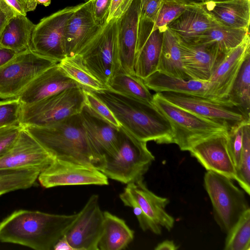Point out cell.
<instances>
[{"mask_svg": "<svg viewBox=\"0 0 250 250\" xmlns=\"http://www.w3.org/2000/svg\"><path fill=\"white\" fill-rule=\"evenodd\" d=\"M153 24L140 19L133 68L143 80L157 71L161 51L163 32L152 30Z\"/></svg>", "mask_w": 250, "mask_h": 250, "instance_id": "cell-18", "label": "cell"}, {"mask_svg": "<svg viewBox=\"0 0 250 250\" xmlns=\"http://www.w3.org/2000/svg\"><path fill=\"white\" fill-rule=\"evenodd\" d=\"M59 65L63 72L83 87L93 91L108 89L82 63L79 56L65 57Z\"/></svg>", "mask_w": 250, "mask_h": 250, "instance_id": "cell-33", "label": "cell"}, {"mask_svg": "<svg viewBox=\"0 0 250 250\" xmlns=\"http://www.w3.org/2000/svg\"><path fill=\"white\" fill-rule=\"evenodd\" d=\"M41 171L38 169H0V196L33 186Z\"/></svg>", "mask_w": 250, "mask_h": 250, "instance_id": "cell-34", "label": "cell"}, {"mask_svg": "<svg viewBox=\"0 0 250 250\" xmlns=\"http://www.w3.org/2000/svg\"><path fill=\"white\" fill-rule=\"evenodd\" d=\"M114 92L153 104V95L140 78L123 71L115 75L107 84Z\"/></svg>", "mask_w": 250, "mask_h": 250, "instance_id": "cell-31", "label": "cell"}, {"mask_svg": "<svg viewBox=\"0 0 250 250\" xmlns=\"http://www.w3.org/2000/svg\"><path fill=\"white\" fill-rule=\"evenodd\" d=\"M152 104L169 121L173 132V144L182 151H188L197 142L228 130L221 125L173 104L159 93L153 95Z\"/></svg>", "mask_w": 250, "mask_h": 250, "instance_id": "cell-7", "label": "cell"}, {"mask_svg": "<svg viewBox=\"0 0 250 250\" xmlns=\"http://www.w3.org/2000/svg\"><path fill=\"white\" fill-rule=\"evenodd\" d=\"M143 81L146 87L156 93L172 92L208 98L209 82L169 76L156 71Z\"/></svg>", "mask_w": 250, "mask_h": 250, "instance_id": "cell-26", "label": "cell"}, {"mask_svg": "<svg viewBox=\"0 0 250 250\" xmlns=\"http://www.w3.org/2000/svg\"><path fill=\"white\" fill-rule=\"evenodd\" d=\"M86 105L94 114L113 125L121 126L109 108L90 90L83 87Z\"/></svg>", "mask_w": 250, "mask_h": 250, "instance_id": "cell-39", "label": "cell"}, {"mask_svg": "<svg viewBox=\"0 0 250 250\" xmlns=\"http://www.w3.org/2000/svg\"><path fill=\"white\" fill-rule=\"evenodd\" d=\"M111 0H90L93 16L97 23L103 26L106 21Z\"/></svg>", "mask_w": 250, "mask_h": 250, "instance_id": "cell-45", "label": "cell"}, {"mask_svg": "<svg viewBox=\"0 0 250 250\" xmlns=\"http://www.w3.org/2000/svg\"><path fill=\"white\" fill-rule=\"evenodd\" d=\"M157 71L171 76L190 79L184 72L177 36L168 27L163 32Z\"/></svg>", "mask_w": 250, "mask_h": 250, "instance_id": "cell-30", "label": "cell"}, {"mask_svg": "<svg viewBox=\"0 0 250 250\" xmlns=\"http://www.w3.org/2000/svg\"><path fill=\"white\" fill-rule=\"evenodd\" d=\"M225 250H250V208L227 233Z\"/></svg>", "mask_w": 250, "mask_h": 250, "instance_id": "cell-35", "label": "cell"}, {"mask_svg": "<svg viewBox=\"0 0 250 250\" xmlns=\"http://www.w3.org/2000/svg\"><path fill=\"white\" fill-rule=\"evenodd\" d=\"M18 53L0 45V67L14 58Z\"/></svg>", "mask_w": 250, "mask_h": 250, "instance_id": "cell-48", "label": "cell"}, {"mask_svg": "<svg viewBox=\"0 0 250 250\" xmlns=\"http://www.w3.org/2000/svg\"><path fill=\"white\" fill-rule=\"evenodd\" d=\"M160 95L173 104L225 126L228 130L250 121L229 101H218L189 94L164 92Z\"/></svg>", "mask_w": 250, "mask_h": 250, "instance_id": "cell-10", "label": "cell"}, {"mask_svg": "<svg viewBox=\"0 0 250 250\" xmlns=\"http://www.w3.org/2000/svg\"><path fill=\"white\" fill-rule=\"evenodd\" d=\"M250 53V33L242 42L230 49L217 61L210 78L208 98L229 101L228 95L241 66Z\"/></svg>", "mask_w": 250, "mask_h": 250, "instance_id": "cell-14", "label": "cell"}, {"mask_svg": "<svg viewBox=\"0 0 250 250\" xmlns=\"http://www.w3.org/2000/svg\"><path fill=\"white\" fill-rule=\"evenodd\" d=\"M89 90L109 108L120 125L138 139L146 142L154 141L158 144H173L169 121L153 104L108 88Z\"/></svg>", "mask_w": 250, "mask_h": 250, "instance_id": "cell-2", "label": "cell"}, {"mask_svg": "<svg viewBox=\"0 0 250 250\" xmlns=\"http://www.w3.org/2000/svg\"><path fill=\"white\" fill-rule=\"evenodd\" d=\"M46 188L59 186L98 185L109 184L108 177L99 169L85 165L55 159L38 178Z\"/></svg>", "mask_w": 250, "mask_h": 250, "instance_id": "cell-12", "label": "cell"}, {"mask_svg": "<svg viewBox=\"0 0 250 250\" xmlns=\"http://www.w3.org/2000/svg\"><path fill=\"white\" fill-rule=\"evenodd\" d=\"M248 33L249 29L218 26L205 31L191 43L211 46L221 53L225 54L238 45Z\"/></svg>", "mask_w": 250, "mask_h": 250, "instance_id": "cell-29", "label": "cell"}, {"mask_svg": "<svg viewBox=\"0 0 250 250\" xmlns=\"http://www.w3.org/2000/svg\"><path fill=\"white\" fill-rule=\"evenodd\" d=\"M119 197L125 206L130 207L133 209V211L137 217L140 227L143 231L150 230L157 235L161 234L162 228L150 220L131 194L125 188L123 192L119 195Z\"/></svg>", "mask_w": 250, "mask_h": 250, "instance_id": "cell-37", "label": "cell"}, {"mask_svg": "<svg viewBox=\"0 0 250 250\" xmlns=\"http://www.w3.org/2000/svg\"><path fill=\"white\" fill-rule=\"evenodd\" d=\"M34 24L26 16L17 15L6 25L0 39V45L17 53L30 49Z\"/></svg>", "mask_w": 250, "mask_h": 250, "instance_id": "cell-28", "label": "cell"}, {"mask_svg": "<svg viewBox=\"0 0 250 250\" xmlns=\"http://www.w3.org/2000/svg\"><path fill=\"white\" fill-rule=\"evenodd\" d=\"M77 86H82L68 77L58 63L36 77L18 98L22 104H31L63 90Z\"/></svg>", "mask_w": 250, "mask_h": 250, "instance_id": "cell-22", "label": "cell"}, {"mask_svg": "<svg viewBox=\"0 0 250 250\" xmlns=\"http://www.w3.org/2000/svg\"><path fill=\"white\" fill-rule=\"evenodd\" d=\"M222 26L199 4L187 5L184 11L167 27L184 42L191 43L199 36Z\"/></svg>", "mask_w": 250, "mask_h": 250, "instance_id": "cell-23", "label": "cell"}, {"mask_svg": "<svg viewBox=\"0 0 250 250\" xmlns=\"http://www.w3.org/2000/svg\"><path fill=\"white\" fill-rule=\"evenodd\" d=\"M178 45L186 74L189 79L208 81L216 63L224 54L209 46L186 43L179 38Z\"/></svg>", "mask_w": 250, "mask_h": 250, "instance_id": "cell-21", "label": "cell"}, {"mask_svg": "<svg viewBox=\"0 0 250 250\" xmlns=\"http://www.w3.org/2000/svg\"><path fill=\"white\" fill-rule=\"evenodd\" d=\"M232 180L211 171H207L204 177V186L211 202L214 219L222 231L226 233L250 208L245 192L236 187Z\"/></svg>", "mask_w": 250, "mask_h": 250, "instance_id": "cell-5", "label": "cell"}, {"mask_svg": "<svg viewBox=\"0 0 250 250\" xmlns=\"http://www.w3.org/2000/svg\"><path fill=\"white\" fill-rule=\"evenodd\" d=\"M14 14L5 5L0 3V39L9 21Z\"/></svg>", "mask_w": 250, "mask_h": 250, "instance_id": "cell-47", "label": "cell"}, {"mask_svg": "<svg viewBox=\"0 0 250 250\" xmlns=\"http://www.w3.org/2000/svg\"><path fill=\"white\" fill-rule=\"evenodd\" d=\"M101 27L93 16L90 0H86L73 13L66 25L64 35L65 57L79 55Z\"/></svg>", "mask_w": 250, "mask_h": 250, "instance_id": "cell-19", "label": "cell"}, {"mask_svg": "<svg viewBox=\"0 0 250 250\" xmlns=\"http://www.w3.org/2000/svg\"><path fill=\"white\" fill-rule=\"evenodd\" d=\"M21 106L18 97L0 101V128L21 125Z\"/></svg>", "mask_w": 250, "mask_h": 250, "instance_id": "cell-38", "label": "cell"}, {"mask_svg": "<svg viewBox=\"0 0 250 250\" xmlns=\"http://www.w3.org/2000/svg\"><path fill=\"white\" fill-rule=\"evenodd\" d=\"M118 20L106 22L78 55L83 64L107 86L112 78L122 71L118 45Z\"/></svg>", "mask_w": 250, "mask_h": 250, "instance_id": "cell-6", "label": "cell"}, {"mask_svg": "<svg viewBox=\"0 0 250 250\" xmlns=\"http://www.w3.org/2000/svg\"><path fill=\"white\" fill-rule=\"evenodd\" d=\"M154 160L147 142L138 139L121 126L117 152L106 160L101 171L108 178L127 185L144 180Z\"/></svg>", "mask_w": 250, "mask_h": 250, "instance_id": "cell-4", "label": "cell"}, {"mask_svg": "<svg viewBox=\"0 0 250 250\" xmlns=\"http://www.w3.org/2000/svg\"><path fill=\"white\" fill-rule=\"evenodd\" d=\"M84 105L83 87L68 88L38 102L22 104L20 124L22 126L50 125L80 114Z\"/></svg>", "mask_w": 250, "mask_h": 250, "instance_id": "cell-8", "label": "cell"}, {"mask_svg": "<svg viewBox=\"0 0 250 250\" xmlns=\"http://www.w3.org/2000/svg\"><path fill=\"white\" fill-rule=\"evenodd\" d=\"M188 151L207 171L235 180L236 169L228 150L227 131L197 142Z\"/></svg>", "mask_w": 250, "mask_h": 250, "instance_id": "cell-16", "label": "cell"}, {"mask_svg": "<svg viewBox=\"0 0 250 250\" xmlns=\"http://www.w3.org/2000/svg\"><path fill=\"white\" fill-rule=\"evenodd\" d=\"M164 2L187 5L201 2V0H163Z\"/></svg>", "mask_w": 250, "mask_h": 250, "instance_id": "cell-51", "label": "cell"}, {"mask_svg": "<svg viewBox=\"0 0 250 250\" xmlns=\"http://www.w3.org/2000/svg\"><path fill=\"white\" fill-rule=\"evenodd\" d=\"M125 188L154 224L168 231L173 228L174 218L166 210L169 203L168 198L158 196L150 190L144 180L128 184Z\"/></svg>", "mask_w": 250, "mask_h": 250, "instance_id": "cell-24", "label": "cell"}, {"mask_svg": "<svg viewBox=\"0 0 250 250\" xmlns=\"http://www.w3.org/2000/svg\"><path fill=\"white\" fill-rule=\"evenodd\" d=\"M58 63L30 49L18 53L0 67V99L18 98L36 77Z\"/></svg>", "mask_w": 250, "mask_h": 250, "instance_id": "cell-9", "label": "cell"}, {"mask_svg": "<svg viewBox=\"0 0 250 250\" xmlns=\"http://www.w3.org/2000/svg\"><path fill=\"white\" fill-rule=\"evenodd\" d=\"M202 1V2H204V1H207L208 0H201Z\"/></svg>", "mask_w": 250, "mask_h": 250, "instance_id": "cell-53", "label": "cell"}, {"mask_svg": "<svg viewBox=\"0 0 250 250\" xmlns=\"http://www.w3.org/2000/svg\"><path fill=\"white\" fill-rule=\"evenodd\" d=\"M228 99L250 120V55L243 63Z\"/></svg>", "mask_w": 250, "mask_h": 250, "instance_id": "cell-32", "label": "cell"}, {"mask_svg": "<svg viewBox=\"0 0 250 250\" xmlns=\"http://www.w3.org/2000/svg\"><path fill=\"white\" fill-rule=\"evenodd\" d=\"M199 4L222 26L249 29L250 0H208Z\"/></svg>", "mask_w": 250, "mask_h": 250, "instance_id": "cell-25", "label": "cell"}, {"mask_svg": "<svg viewBox=\"0 0 250 250\" xmlns=\"http://www.w3.org/2000/svg\"><path fill=\"white\" fill-rule=\"evenodd\" d=\"M242 123L227 130V147L230 157L235 169L238 167L242 149L243 128L244 124Z\"/></svg>", "mask_w": 250, "mask_h": 250, "instance_id": "cell-40", "label": "cell"}, {"mask_svg": "<svg viewBox=\"0 0 250 250\" xmlns=\"http://www.w3.org/2000/svg\"><path fill=\"white\" fill-rule=\"evenodd\" d=\"M186 5L164 2L152 30H159L164 32L168 24L176 19L185 9Z\"/></svg>", "mask_w": 250, "mask_h": 250, "instance_id": "cell-41", "label": "cell"}, {"mask_svg": "<svg viewBox=\"0 0 250 250\" xmlns=\"http://www.w3.org/2000/svg\"><path fill=\"white\" fill-rule=\"evenodd\" d=\"M102 234L98 243V250H122L133 241L134 231L124 220L105 211Z\"/></svg>", "mask_w": 250, "mask_h": 250, "instance_id": "cell-27", "label": "cell"}, {"mask_svg": "<svg viewBox=\"0 0 250 250\" xmlns=\"http://www.w3.org/2000/svg\"><path fill=\"white\" fill-rule=\"evenodd\" d=\"M23 127L54 159L85 165L101 171L104 167L105 162L88 143L80 114L50 125Z\"/></svg>", "mask_w": 250, "mask_h": 250, "instance_id": "cell-3", "label": "cell"}, {"mask_svg": "<svg viewBox=\"0 0 250 250\" xmlns=\"http://www.w3.org/2000/svg\"><path fill=\"white\" fill-rule=\"evenodd\" d=\"M235 180L248 195L250 194V121L243 128V145Z\"/></svg>", "mask_w": 250, "mask_h": 250, "instance_id": "cell-36", "label": "cell"}, {"mask_svg": "<svg viewBox=\"0 0 250 250\" xmlns=\"http://www.w3.org/2000/svg\"><path fill=\"white\" fill-rule=\"evenodd\" d=\"M77 213L66 215L19 209L0 223V242L36 250H51L75 220Z\"/></svg>", "mask_w": 250, "mask_h": 250, "instance_id": "cell-1", "label": "cell"}, {"mask_svg": "<svg viewBox=\"0 0 250 250\" xmlns=\"http://www.w3.org/2000/svg\"><path fill=\"white\" fill-rule=\"evenodd\" d=\"M174 242L170 240H165L159 243L154 248L155 250H176L179 249Z\"/></svg>", "mask_w": 250, "mask_h": 250, "instance_id": "cell-49", "label": "cell"}, {"mask_svg": "<svg viewBox=\"0 0 250 250\" xmlns=\"http://www.w3.org/2000/svg\"><path fill=\"white\" fill-rule=\"evenodd\" d=\"M140 0H134L118 20V45L122 70L135 75L134 62L138 39Z\"/></svg>", "mask_w": 250, "mask_h": 250, "instance_id": "cell-20", "label": "cell"}, {"mask_svg": "<svg viewBox=\"0 0 250 250\" xmlns=\"http://www.w3.org/2000/svg\"><path fill=\"white\" fill-rule=\"evenodd\" d=\"M54 159L23 127L12 147L0 157V169L35 168L42 171Z\"/></svg>", "mask_w": 250, "mask_h": 250, "instance_id": "cell-15", "label": "cell"}, {"mask_svg": "<svg viewBox=\"0 0 250 250\" xmlns=\"http://www.w3.org/2000/svg\"><path fill=\"white\" fill-rule=\"evenodd\" d=\"M15 16H26L27 13L35 10L37 3L35 0H0Z\"/></svg>", "mask_w": 250, "mask_h": 250, "instance_id": "cell-44", "label": "cell"}, {"mask_svg": "<svg viewBox=\"0 0 250 250\" xmlns=\"http://www.w3.org/2000/svg\"><path fill=\"white\" fill-rule=\"evenodd\" d=\"M83 4L66 7L42 19L33 30L30 50L58 62L65 58L66 25L73 13Z\"/></svg>", "mask_w": 250, "mask_h": 250, "instance_id": "cell-11", "label": "cell"}, {"mask_svg": "<svg viewBox=\"0 0 250 250\" xmlns=\"http://www.w3.org/2000/svg\"><path fill=\"white\" fill-rule=\"evenodd\" d=\"M99 196L92 195L64 234L74 250H98L104 229Z\"/></svg>", "mask_w": 250, "mask_h": 250, "instance_id": "cell-13", "label": "cell"}, {"mask_svg": "<svg viewBox=\"0 0 250 250\" xmlns=\"http://www.w3.org/2000/svg\"><path fill=\"white\" fill-rule=\"evenodd\" d=\"M38 4L47 6L51 3V0H35Z\"/></svg>", "mask_w": 250, "mask_h": 250, "instance_id": "cell-52", "label": "cell"}, {"mask_svg": "<svg viewBox=\"0 0 250 250\" xmlns=\"http://www.w3.org/2000/svg\"><path fill=\"white\" fill-rule=\"evenodd\" d=\"M80 114L91 149L105 162L106 159L113 157L117 152L119 127L96 115L86 105Z\"/></svg>", "mask_w": 250, "mask_h": 250, "instance_id": "cell-17", "label": "cell"}, {"mask_svg": "<svg viewBox=\"0 0 250 250\" xmlns=\"http://www.w3.org/2000/svg\"><path fill=\"white\" fill-rule=\"evenodd\" d=\"M54 250H74L65 235L62 236L54 246Z\"/></svg>", "mask_w": 250, "mask_h": 250, "instance_id": "cell-50", "label": "cell"}, {"mask_svg": "<svg viewBox=\"0 0 250 250\" xmlns=\"http://www.w3.org/2000/svg\"><path fill=\"white\" fill-rule=\"evenodd\" d=\"M134 0H111L106 22L119 19L129 9Z\"/></svg>", "mask_w": 250, "mask_h": 250, "instance_id": "cell-46", "label": "cell"}, {"mask_svg": "<svg viewBox=\"0 0 250 250\" xmlns=\"http://www.w3.org/2000/svg\"><path fill=\"white\" fill-rule=\"evenodd\" d=\"M23 128L21 125L0 128V157L12 147Z\"/></svg>", "mask_w": 250, "mask_h": 250, "instance_id": "cell-42", "label": "cell"}, {"mask_svg": "<svg viewBox=\"0 0 250 250\" xmlns=\"http://www.w3.org/2000/svg\"><path fill=\"white\" fill-rule=\"evenodd\" d=\"M163 3V0H140V19L154 24Z\"/></svg>", "mask_w": 250, "mask_h": 250, "instance_id": "cell-43", "label": "cell"}]
</instances>
